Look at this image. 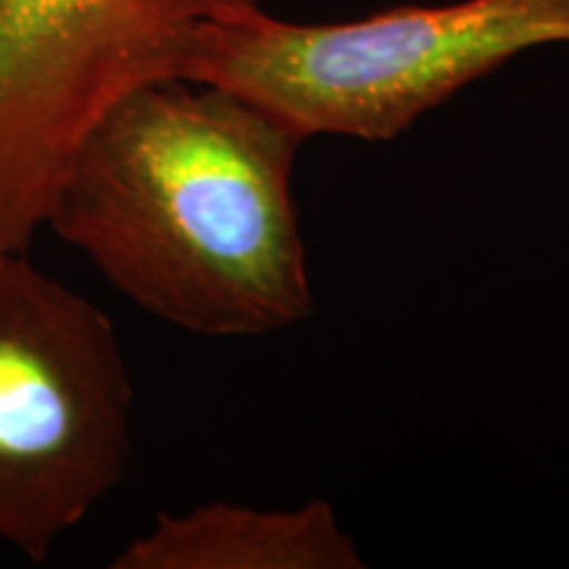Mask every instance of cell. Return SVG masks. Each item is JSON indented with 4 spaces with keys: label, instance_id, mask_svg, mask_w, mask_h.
<instances>
[{
    "label": "cell",
    "instance_id": "cell-3",
    "mask_svg": "<svg viewBox=\"0 0 569 569\" xmlns=\"http://www.w3.org/2000/svg\"><path fill=\"white\" fill-rule=\"evenodd\" d=\"M132 382L109 317L0 251V540L46 561L122 480Z\"/></svg>",
    "mask_w": 569,
    "mask_h": 569
},
{
    "label": "cell",
    "instance_id": "cell-1",
    "mask_svg": "<svg viewBox=\"0 0 569 569\" xmlns=\"http://www.w3.org/2000/svg\"><path fill=\"white\" fill-rule=\"evenodd\" d=\"M303 142L219 84H146L82 140L48 227L161 322L209 338L288 330L315 306L293 201Z\"/></svg>",
    "mask_w": 569,
    "mask_h": 569
},
{
    "label": "cell",
    "instance_id": "cell-5",
    "mask_svg": "<svg viewBox=\"0 0 569 569\" xmlns=\"http://www.w3.org/2000/svg\"><path fill=\"white\" fill-rule=\"evenodd\" d=\"M113 569H361L359 549L322 498L301 509L213 501L159 515L111 561Z\"/></svg>",
    "mask_w": 569,
    "mask_h": 569
},
{
    "label": "cell",
    "instance_id": "cell-4",
    "mask_svg": "<svg viewBox=\"0 0 569 569\" xmlns=\"http://www.w3.org/2000/svg\"><path fill=\"white\" fill-rule=\"evenodd\" d=\"M259 0H0V251H30L92 127L184 80L213 21Z\"/></svg>",
    "mask_w": 569,
    "mask_h": 569
},
{
    "label": "cell",
    "instance_id": "cell-2",
    "mask_svg": "<svg viewBox=\"0 0 569 569\" xmlns=\"http://www.w3.org/2000/svg\"><path fill=\"white\" fill-rule=\"evenodd\" d=\"M553 42H569V0L398 6L325 24L259 6L213 21L184 80L240 92L306 140H393L461 88Z\"/></svg>",
    "mask_w": 569,
    "mask_h": 569
}]
</instances>
